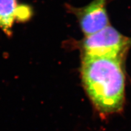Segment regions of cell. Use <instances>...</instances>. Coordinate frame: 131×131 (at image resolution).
Segmentation results:
<instances>
[{"label":"cell","mask_w":131,"mask_h":131,"mask_svg":"<svg viewBox=\"0 0 131 131\" xmlns=\"http://www.w3.org/2000/svg\"><path fill=\"white\" fill-rule=\"evenodd\" d=\"M122 57H82L81 83L102 119L120 114L125 104L126 75Z\"/></svg>","instance_id":"1"},{"label":"cell","mask_w":131,"mask_h":131,"mask_svg":"<svg viewBox=\"0 0 131 131\" xmlns=\"http://www.w3.org/2000/svg\"><path fill=\"white\" fill-rule=\"evenodd\" d=\"M82 57H122L131 47V38L109 25L78 42Z\"/></svg>","instance_id":"2"},{"label":"cell","mask_w":131,"mask_h":131,"mask_svg":"<svg viewBox=\"0 0 131 131\" xmlns=\"http://www.w3.org/2000/svg\"><path fill=\"white\" fill-rule=\"evenodd\" d=\"M108 0H92L81 7L67 5V9L72 14L79 24L84 37L88 36L111 25L107 14Z\"/></svg>","instance_id":"3"},{"label":"cell","mask_w":131,"mask_h":131,"mask_svg":"<svg viewBox=\"0 0 131 131\" xmlns=\"http://www.w3.org/2000/svg\"><path fill=\"white\" fill-rule=\"evenodd\" d=\"M18 6L17 0H0V29L9 37L12 34Z\"/></svg>","instance_id":"4"},{"label":"cell","mask_w":131,"mask_h":131,"mask_svg":"<svg viewBox=\"0 0 131 131\" xmlns=\"http://www.w3.org/2000/svg\"><path fill=\"white\" fill-rule=\"evenodd\" d=\"M32 9L28 5H18L16 10L15 20L20 22H26L32 17Z\"/></svg>","instance_id":"5"}]
</instances>
